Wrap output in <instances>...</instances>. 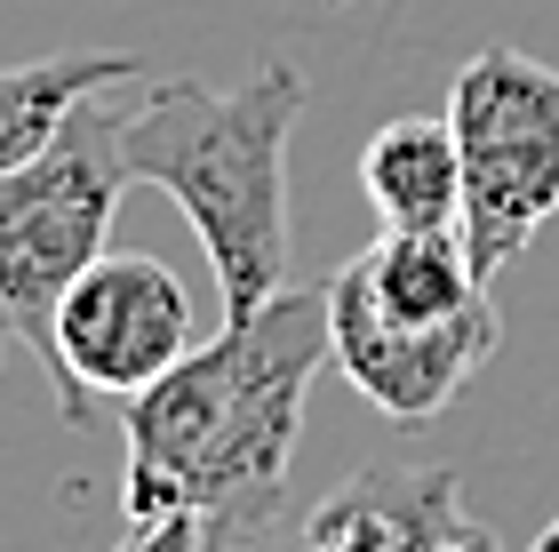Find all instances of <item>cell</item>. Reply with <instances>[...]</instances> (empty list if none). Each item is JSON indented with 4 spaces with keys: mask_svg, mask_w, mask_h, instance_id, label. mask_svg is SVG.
<instances>
[{
    "mask_svg": "<svg viewBox=\"0 0 559 552\" xmlns=\"http://www.w3.org/2000/svg\"><path fill=\"white\" fill-rule=\"evenodd\" d=\"M328 344V296L280 289L272 305L224 320L160 385L129 400V520H209V513H280L304 400Z\"/></svg>",
    "mask_w": 559,
    "mask_h": 552,
    "instance_id": "6da1fadb",
    "label": "cell"
},
{
    "mask_svg": "<svg viewBox=\"0 0 559 552\" xmlns=\"http://www.w3.org/2000/svg\"><path fill=\"white\" fill-rule=\"evenodd\" d=\"M304 120V72L264 64L240 89L160 81L120 113V168L168 192L209 248L224 320L288 289V137Z\"/></svg>",
    "mask_w": 559,
    "mask_h": 552,
    "instance_id": "7a4b0ae2",
    "label": "cell"
},
{
    "mask_svg": "<svg viewBox=\"0 0 559 552\" xmlns=\"http://www.w3.org/2000/svg\"><path fill=\"white\" fill-rule=\"evenodd\" d=\"M120 113L129 105H112V89L88 96L33 161L0 177V337H16L48 368L57 392H64L57 305L105 257L120 185H129V168H120Z\"/></svg>",
    "mask_w": 559,
    "mask_h": 552,
    "instance_id": "3957f363",
    "label": "cell"
},
{
    "mask_svg": "<svg viewBox=\"0 0 559 552\" xmlns=\"http://www.w3.org/2000/svg\"><path fill=\"white\" fill-rule=\"evenodd\" d=\"M464 161V248L496 281L559 209V72L527 48H479L448 96Z\"/></svg>",
    "mask_w": 559,
    "mask_h": 552,
    "instance_id": "277c9868",
    "label": "cell"
},
{
    "mask_svg": "<svg viewBox=\"0 0 559 552\" xmlns=\"http://www.w3.org/2000/svg\"><path fill=\"white\" fill-rule=\"evenodd\" d=\"M185 353H192L185 281L160 257H144V248H105L57 305V361H64L57 409H64V424H88L96 400L129 409Z\"/></svg>",
    "mask_w": 559,
    "mask_h": 552,
    "instance_id": "5b68a950",
    "label": "cell"
},
{
    "mask_svg": "<svg viewBox=\"0 0 559 552\" xmlns=\"http://www.w3.org/2000/svg\"><path fill=\"white\" fill-rule=\"evenodd\" d=\"M328 344H336V368L360 385L368 409H384L392 424H431L440 409L464 400V385L496 361L503 320L496 305H472L455 320H392L376 313L368 296H352L344 281H328Z\"/></svg>",
    "mask_w": 559,
    "mask_h": 552,
    "instance_id": "8992f818",
    "label": "cell"
},
{
    "mask_svg": "<svg viewBox=\"0 0 559 552\" xmlns=\"http://www.w3.org/2000/svg\"><path fill=\"white\" fill-rule=\"evenodd\" d=\"M336 281L352 296H368L376 313L392 320H455L472 305H488V281H479L472 248L455 224H440V233H400V224H384L376 233V248H360Z\"/></svg>",
    "mask_w": 559,
    "mask_h": 552,
    "instance_id": "52a82bcc",
    "label": "cell"
},
{
    "mask_svg": "<svg viewBox=\"0 0 559 552\" xmlns=\"http://www.w3.org/2000/svg\"><path fill=\"white\" fill-rule=\"evenodd\" d=\"M360 192L368 209L400 224V233H464V161H455V129L448 120H384L360 153Z\"/></svg>",
    "mask_w": 559,
    "mask_h": 552,
    "instance_id": "ba28073f",
    "label": "cell"
},
{
    "mask_svg": "<svg viewBox=\"0 0 559 552\" xmlns=\"http://www.w3.org/2000/svg\"><path fill=\"white\" fill-rule=\"evenodd\" d=\"M136 64H144V57H129V48H81V57L0 64V177L33 161L40 144L88 105V96L129 89V81H136Z\"/></svg>",
    "mask_w": 559,
    "mask_h": 552,
    "instance_id": "9c48e42d",
    "label": "cell"
},
{
    "mask_svg": "<svg viewBox=\"0 0 559 552\" xmlns=\"http://www.w3.org/2000/svg\"><path fill=\"white\" fill-rule=\"evenodd\" d=\"M200 552H280V513H209Z\"/></svg>",
    "mask_w": 559,
    "mask_h": 552,
    "instance_id": "30bf717a",
    "label": "cell"
},
{
    "mask_svg": "<svg viewBox=\"0 0 559 552\" xmlns=\"http://www.w3.org/2000/svg\"><path fill=\"white\" fill-rule=\"evenodd\" d=\"M112 552H200V520H129Z\"/></svg>",
    "mask_w": 559,
    "mask_h": 552,
    "instance_id": "8fae6325",
    "label": "cell"
},
{
    "mask_svg": "<svg viewBox=\"0 0 559 552\" xmlns=\"http://www.w3.org/2000/svg\"><path fill=\"white\" fill-rule=\"evenodd\" d=\"M527 552H559V513L544 520V537H536V544H527Z\"/></svg>",
    "mask_w": 559,
    "mask_h": 552,
    "instance_id": "7c38bea8",
    "label": "cell"
}]
</instances>
